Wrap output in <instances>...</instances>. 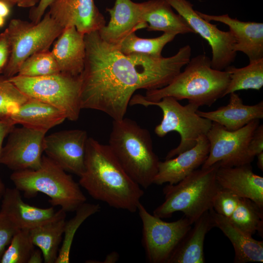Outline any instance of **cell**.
Returning a JSON list of instances; mask_svg holds the SVG:
<instances>
[{"mask_svg":"<svg viewBox=\"0 0 263 263\" xmlns=\"http://www.w3.org/2000/svg\"><path fill=\"white\" fill-rule=\"evenodd\" d=\"M54 0H40L37 6L32 7L29 14L32 22H38L44 16L46 10Z\"/></svg>","mask_w":263,"mask_h":263,"instance_id":"cell-40","label":"cell"},{"mask_svg":"<svg viewBox=\"0 0 263 263\" xmlns=\"http://www.w3.org/2000/svg\"><path fill=\"white\" fill-rule=\"evenodd\" d=\"M66 212L57 211L52 219L29 230L33 244L41 251L45 263H55L65 224Z\"/></svg>","mask_w":263,"mask_h":263,"instance_id":"cell-27","label":"cell"},{"mask_svg":"<svg viewBox=\"0 0 263 263\" xmlns=\"http://www.w3.org/2000/svg\"><path fill=\"white\" fill-rule=\"evenodd\" d=\"M193 224L179 242L167 263H204V243L214 223L209 211Z\"/></svg>","mask_w":263,"mask_h":263,"instance_id":"cell-24","label":"cell"},{"mask_svg":"<svg viewBox=\"0 0 263 263\" xmlns=\"http://www.w3.org/2000/svg\"><path fill=\"white\" fill-rule=\"evenodd\" d=\"M137 211L142 223V243L147 261L167 263L192 224L185 216L173 222L164 221L150 213L141 203Z\"/></svg>","mask_w":263,"mask_h":263,"instance_id":"cell-10","label":"cell"},{"mask_svg":"<svg viewBox=\"0 0 263 263\" xmlns=\"http://www.w3.org/2000/svg\"><path fill=\"white\" fill-rule=\"evenodd\" d=\"M57 38L51 53L60 72L72 76L80 75L86 58L85 35L71 26L64 28Z\"/></svg>","mask_w":263,"mask_h":263,"instance_id":"cell-21","label":"cell"},{"mask_svg":"<svg viewBox=\"0 0 263 263\" xmlns=\"http://www.w3.org/2000/svg\"><path fill=\"white\" fill-rule=\"evenodd\" d=\"M40 0H18L17 5L22 8L33 7Z\"/></svg>","mask_w":263,"mask_h":263,"instance_id":"cell-42","label":"cell"},{"mask_svg":"<svg viewBox=\"0 0 263 263\" xmlns=\"http://www.w3.org/2000/svg\"><path fill=\"white\" fill-rule=\"evenodd\" d=\"M86 58L81 75V109L101 111L113 120L124 118L137 90L160 89L169 84L191 58L186 45L174 56L155 57L125 55L104 41L98 31L85 35Z\"/></svg>","mask_w":263,"mask_h":263,"instance_id":"cell-1","label":"cell"},{"mask_svg":"<svg viewBox=\"0 0 263 263\" xmlns=\"http://www.w3.org/2000/svg\"><path fill=\"white\" fill-rule=\"evenodd\" d=\"M19 230L4 214L0 211V260L14 235Z\"/></svg>","mask_w":263,"mask_h":263,"instance_id":"cell-36","label":"cell"},{"mask_svg":"<svg viewBox=\"0 0 263 263\" xmlns=\"http://www.w3.org/2000/svg\"><path fill=\"white\" fill-rule=\"evenodd\" d=\"M5 19L0 16V28L2 27L4 25L5 22Z\"/></svg>","mask_w":263,"mask_h":263,"instance_id":"cell-47","label":"cell"},{"mask_svg":"<svg viewBox=\"0 0 263 263\" xmlns=\"http://www.w3.org/2000/svg\"><path fill=\"white\" fill-rule=\"evenodd\" d=\"M196 12L207 21H218L226 25L236 40L234 52L244 53L249 62L263 58V23L241 21L232 18L227 14L212 15Z\"/></svg>","mask_w":263,"mask_h":263,"instance_id":"cell-17","label":"cell"},{"mask_svg":"<svg viewBox=\"0 0 263 263\" xmlns=\"http://www.w3.org/2000/svg\"><path fill=\"white\" fill-rule=\"evenodd\" d=\"M182 16L189 26L210 45L212 51L211 67L223 71L235 61L237 53L234 51L236 40L228 31L220 30L216 24L201 18L188 0H165Z\"/></svg>","mask_w":263,"mask_h":263,"instance_id":"cell-12","label":"cell"},{"mask_svg":"<svg viewBox=\"0 0 263 263\" xmlns=\"http://www.w3.org/2000/svg\"><path fill=\"white\" fill-rule=\"evenodd\" d=\"M216 179L221 188L248 198L263 209V177L254 173L250 164L231 167L220 166Z\"/></svg>","mask_w":263,"mask_h":263,"instance_id":"cell-18","label":"cell"},{"mask_svg":"<svg viewBox=\"0 0 263 263\" xmlns=\"http://www.w3.org/2000/svg\"><path fill=\"white\" fill-rule=\"evenodd\" d=\"M15 125L11 120H0V155L2 148V144L5 137L15 127ZM6 188L0 179V200L1 199Z\"/></svg>","mask_w":263,"mask_h":263,"instance_id":"cell-39","label":"cell"},{"mask_svg":"<svg viewBox=\"0 0 263 263\" xmlns=\"http://www.w3.org/2000/svg\"><path fill=\"white\" fill-rule=\"evenodd\" d=\"M263 151V125H259L255 131L248 144V155L252 162L255 156Z\"/></svg>","mask_w":263,"mask_h":263,"instance_id":"cell-37","label":"cell"},{"mask_svg":"<svg viewBox=\"0 0 263 263\" xmlns=\"http://www.w3.org/2000/svg\"><path fill=\"white\" fill-rule=\"evenodd\" d=\"M29 98L8 78L0 75V120H11V117Z\"/></svg>","mask_w":263,"mask_h":263,"instance_id":"cell-33","label":"cell"},{"mask_svg":"<svg viewBox=\"0 0 263 263\" xmlns=\"http://www.w3.org/2000/svg\"><path fill=\"white\" fill-rule=\"evenodd\" d=\"M118 254L115 252H113L107 255L104 263H114L118 259Z\"/></svg>","mask_w":263,"mask_h":263,"instance_id":"cell-44","label":"cell"},{"mask_svg":"<svg viewBox=\"0 0 263 263\" xmlns=\"http://www.w3.org/2000/svg\"><path fill=\"white\" fill-rule=\"evenodd\" d=\"M43 261V257L41 250L35 249L30 255L28 263H41Z\"/></svg>","mask_w":263,"mask_h":263,"instance_id":"cell-41","label":"cell"},{"mask_svg":"<svg viewBox=\"0 0 263 263\" xmlns=\"http://www.w3.org/2000/svg\"><path fill=\"white\" fill-rule=\"evenodd\" d=\"M60 72L59 67L51 51L48 50L37 53L28 57L20 65L17 75L38 77Z\"/></svg>","mask_w":263,"mask_h":263,"instance_id":"cell-32","label":"cell"},{"mask_svg":"<svg viewBox=\"0 0 263 263\" xmlns=\"http://www.w3.org/2000/svg\"><path fill=\"white\" fill-rule=\"evenodd\" d=\"M220 166L219 162L209 168L197 169L178 183L168 184L163 189L165 201L152 214L162 219L181 211L193 225L212 208L214 198L221 189L216 179Z\"/></svg>","mask_w":263,"mask_h":263,"instance_id":"cell-5","label":"cell"},{"mask_svg":"<svg viewBox=\"0 0 263 263\" xmlns=\"http://www.w3.org/2000/svg\"><path fill=\"white\" fill-rule=\"evenodd\" d=\"M260 119L251 121L244 127L229 131L212 122L206 134L209 143V152L201 168H207L217 162L220 166L231 167L252 162L248 155V146Z\"/></svg>","mask_w":263,"mask_h":263,"instance_id":"cell-11","label":"cell"},{"mask_svg":"<svg viewBox=\"0 0 263 263\" xmlns=\"http://www.w3.org/2000/svg\"><path fill=\"white\" fill-rule=\"evenodd\" d=\"M78 183L94 199L133 213L144 195L143 188L128 175L108 145L87 140L85 169Z\"/></svg>","mask_w":263,"mask_h":263,"instance_id":"cell-2","label":"cell"},{"mask_svg":"<svg viewBox=\"0 0 263 263\" xmlns=\"http://www.w3.org/2000/svg\"><path fill=\"white\" fill-rule=\"evenodd\" d=\"M10 45L7 28L0 34V73H2L10 56Z\"/></svg>","mask_w":263,"mask_h":263,"instance_id":"cell-38","label":"cell"},{"mask_svg":"<svg viewBox=\"0 0 263 263\" xmlns=\"http://www.w3.org/2000/svg\"><path fill=\"white\" fill-rule=\"evenodd\" d=\"M46 133L23 126L15 127L2 147L0 164L13 171L38 169L42 162Z\"/></svg>","mask_w":263,"mask_h":263,"instance_id":"cell-13","label":"cell"},{"mask_svg":"<svg viewBox=\"0 0 263 263\" xmlns=\"http://www.w3.org/2000/svg\"><path fill=\"white\" fill-rule=\"evenodd\" d=\"M240 198L230 191L221 188L214 198L212 208L218 214L229 219L238 206Z\"/></svg>","mask_w":263,"mask_h":263,"instance_id":"cell-35","label":"cell"},{"mask_svg":"<svg viewBox=\"0 0 263 263\" xmlns=\"http://www.w3.org/2000/svg\"><path fill=\"white\" fill-rule=\"evenodd\" d=\"M2 0L7 4H8L10 7H12L16 4H17L18 0Z\"/></svg>","mask_w":263,"mask_h":263,"instance_id":"cell-46","label":"cell"},{"mask_svg":"<svg viewBox=\"0 0 263 263\" xmlns=\"http://www.w3.org/2000/svg\"><path fill=\"white\" fill-rule=\"evenodd\" d=\"M215 227L219 228L231 242L235 252L234 263L263 262V242L255 240L236 227L225 217L209 210Z\"/></svg>","mask_w":263,"mask_h":263,"instance_id":"cell-25","label":"cell"},{"mask_svg":"<svg viewBox=\"0 0 263 263\" xmlns=\"http://www.w3.org/2000/svg\"><path fill=\"white\" fill-rule=\"evenodd\" d=\"M10 45L8 61L2 73L10 78L31 55L48 50L63 28L47 12L38 23L12 19L7 28Z\"/></svg>","mask_w":263,"mask_h":263,"instance_id":"cell-9","label":"cell"},{"mask_svg":"<svg viewBox=\"0 0 263 263\" xmlns=\"http://www.w3.org/2000/svg\"><path fill=\"white\" fill-rule=\"evenodd\" d=\"M110 20L99 31L105 42L116 45L126 36L137 30L146 28L140 19V3L132 0H115L113 6L106 8Z\"/></svg>","mask_w":263,"mask_h":263,"instance_id":"cell-19","label":"cell"},{"mask_svg":"<svg viewBox=\"0 0 263 263\" xmlns=\"http://www.w3.org/2000/svg\"><path fill=\"white\" fill-rule=\"evenodd\" d=\"M100 210V207L99 204L86 202L78 207L75 211V215L65 222L64 238L55 263H70V250L76 231L85 220Z\"/></svg>","mask_w":263,"mask_h":263,"instance_id":"cell-31","label":"cell"},{"mask_svg":"<svg viewBox=\"0 0 263 263\" xmlns=\"http://www.w3.org/2000/svg\"><path fill=\"white\" fill-rule=\"evenodd\" d=\"M225 70L230 78L225 96L240 90H260L263 86V58L242 68L230 65Z\"/></svg>","mask_w":263,"mask_h":263,"instance_id":"cell-28","label":"cell"},{"mask_svg":"<svg viewBox=\"0 0 263 263\" xmlns=\"http://www.w3.org/2000/svg\"><path fill=\"white\" fill-rule=\"evenodd\" d=\"M228 103L209 112L199 110V116L217 123L229 131L237 130L255 119L263 118V101L252 105H244L236 92L229 94Z\"/></svg>","mask_w":263,"mask_h":263,"instance_id":"cell-23","label":"cell"},{"mask_svg":"<svg viewBox=\"0 0 263 263\" xmlns=\"http://www.w3.org/2000/svg\"><path fill=\"white\" fill-rule=\"evenodd\" d=\"M209 143L206 135L200 136L196 145L171 158L159 161L153 184L174 185L202 166L209 152Z\"/></svg>","mask_w":263,"mask_h":263,"instance_id":"cell-16","label":"cell"},{"mask_svg":"<svg viewBox=\"0 0 263 263\" xmlns=\"http://www.w3.org/2000/svg\"><path fill=\"white\" fill-rule=\"evenodd\" d=\"M129 105L159 107L162 111L163 118L160 123L155 127V133L160 137H164L171 132L179 134L180 143L167 153L165 159L174 157L193 147L198 138L201 135H206L212 124L211 120L197 114L196 111L199 107L197 105L188 103L183 106L171 96L152 102L145 99L142 94H133Z\"/></svg>","mask_w":263,"mask_h":263,"instance_id":"cell-7","label":"cell"},{"mask_svg":"<svg viewBox=\"0 0 263 263\" xmlns=\"http://www.w3.org/2000/svg\"><path fill=\"white\" fill-rule=\"evenodd\" d=\"M65 119V114L58 109L30 97L11 118L15 124L45 132L61 124Z\"/></svg>","mask_w":263,"mask_h":263,"instance_id":"cell-26","label":"cell"},{"mask_svg":"<svg viewBox=\"0 0 263 263\" xmlns=\"http://www.w3.org/2000/svg\"><path fill=\"white\" fill-rule=\"evenodd\" d=\"M10 178L25 196L31 198L42 193L49 197L53 207H60L66 212L75 211L87 200L79 183L46 155H43L38 169L13 171Z\"/></svg>","mask_w":263,"mask_h":263,"instance_id":"cell-6","label":"cell"},{"mask_svg":"<svg viewBox=\"0 0 263 263\" xmlns=\"http://www.w3.org/2000/svg\"><path fill=\"white\" fill-rule=\"evenodd\" d=\"M108 146L126 172L142 188L153 184L160 160L147 129L129 118L113 120Z\"/></svg>","mask_w":263,"mask_h":263,"instance_id":"cell-4","label":"cell"},{"mask_svg":"<svg viewBox=\"0 0 263 263\" xmlns=\"http://www.w3.org/2000/svg\"><path fill=\"white\" fill-rule=\"evenodd\" d=\"M28 97L49 104L61 111L66 119L75 121L81 110V77L62 73L38 77L15 75L8 78Z\"/></svg>","mask_w":263,"mask_h":263,"instance_id":"cell-8","label":"cell"},{"mask_svg":"<svg viewBox=\"0 0 263 263\" xmlns=\"http://www.w3.org/2000/svg\"><path fill=\"white\" fill-rule=\"evenodd\" d=\"M230 222L245 233L253 236L263 234V209L252 200L240 198L238 206L229 218Z\"/></svg>","mask_w":263,"mask_h":263,"instance_id":"cell-30","label":"cell"},{"mask_svg":"<svg viewBox=\"0 0 263 263\" xmlns=\"http://www.w3.org/2000/svg\"><path fill=\"white\" fill-rule=\"evenodd\" d=\"M176 35L164 33L161 36L151 38H143L132 32L116 45L119 51L125 55L141 54L150 56H162V51L168 43L172 41Z\"/></svg>","mask_w":263,"mask_h":263,"instance_id":"cell-29","label":"cell"},{"mask_svg":"<svg viewBox=\"0 0 263 263\" xmlns=\"http://www.w3.org/2000/svg\"><path fill=\"white\" fill-rule=\"evenodd\" d=\"M1 199L0 211L19 229L29 230L52 219L57 213L53 206L40 208L24 202L16 188H6Z\"/></svg>","mask_w":263,"mask_h":263,"instance_id":"cell-20","label":"cell"},{"mask_svg":"<svg viewBox=\"0 0 263 263\" xmlns=\"http://www.w3.org/2000/svg\"><path fill=\"white\" fill-rule=\"evenodd\" d=\"M88 137L86 131L79 129L56 132L45 135L44 152L65 171L80 177L85 169Z\"/></svg>","mask_w":263,"mask_h":263,"instance_id":"cell-14","label":"cell"},{"mask_svg":"<svg viewBox=\"0 0 263 263\" xmlns=\"http://www.w3.org/2000/svg\"><path fill=\"white\" fill-rule=\"evenodd\" d=\"M10 6L6 2L0 0V16L5 19L10 13Z\"/></svg>","mask_w":263,"mask_h":263,"instance_id":"cell-43","label":"cell"},{"mask_svg":"<svg viewBox=\"0 0 263 263\" xmlns=\"http://www.w3.org/2000/svg\"><path fill=\"white\" fill-rule=\"evenodd\" d=\"M49 7L50 16L63 29L74 26L85 35L106 25L94 0H54Z\"/></svg>","mask_w":263,"mask_h":263,"instance_id":"cell-15","label":"cell"},{"mask_svg":"<svg viewBox=\"0 0 263 263\" xmlns=\"http://www.w3.org/2000/svg\"><path fill=\"white\" fill-rule=\"evenodd\" d=\"M35 246L29 230L20 229L12 238L1 257L0 263H28Z\"/></svg>","mask_w":263,"mask_h":263,"instance_id":"cell-34","label":"cell"},{"mask_svg":"<svg viewBox=\"0 0 263 263\" xmlns=\"http://www.w3.org/2000/svg\"><path fill=\"white\" fill-rule=\"evenodd\" d=\"M230 78L225 70L211 67V59L205 54L190 58L183 72L163 88L148 90L143 97L155 102L167 96L177 100L187 99L197 105L211 106L218 99L225 96Z\"/></svg>","mask_w":263,"mask_h":263,"instance_id":"cell-3","label":"cell"},{"mask_svg":"<svg viewBox=\"0 0 263 263\" xmlns=\"http://www.w3.org/2000/svg\"><path fill=\"white\" fill-rule=\"evenodd\" d=\"M256 156L257 157V165L260 169L263 171V151L259 153Z\"/></svg>","mask_w":263,"mask_h":263,"instance_id":"cell-45","label":"cell"},{"mask_svg":"<svg viewBox=\"0 0 263 263\" xmlns=\"http://www.w3.org/2000/svg\"><path fill=\"white\" fill-rule=\"evenodd\" d=\"M139 3L140 21L148 31L175 35L195 33L185 19L175 13L166 0H149Z\"/></svg>","mask_w":263,"mask_h":263,"instance_id":"cell-22","label":"cell"}]
</instances>
